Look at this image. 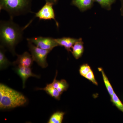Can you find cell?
Segmentation results:
<instances>
[{
    "mask_svg": "<svg viewBox=\"0 0 123 123\" xmlns=\"http://www.w3.org/2000/svg\"><path fill=\"white\" fill-rule=\"evenodd\" d=\"M20 27L13 19L0 22V46L7 48L13 55H17L15 48L23 38V31L28 26Z\"/></svg>",
    "mask_w": 123,
    "mask_h": 123,
    "instance_id": "cell-1",
    "label": "cell"
},
{
    "mask_svg": "<svg viewBox=\"0 0 123 123\" xmlns=\"http://www.w3.org/2000/svg\"><path fill=\"white\" fill-rule=\"evenodd\" d=\"M26 97L22 93L4 84H0V109L9 110L25 105Z\"/></svg>",
    "mask_w": 123,
    "mask_h": 123,
    "instance_id": "cell-2",
    "label": "cell"
},
{
    "mask_svg": "<svg viewBox=\"0 0 123 123\" xmlns=\"http://www.w3.org/2000/svg\"><path fill=\"white\" fill-rule=\"evenodd\" d=\"M31 0H0V10L7 11L10 18L31 12Z\"/></svg>",
    "mask_w": 123,
    "mask_h": 123,
    "instance_id": "cell-3",
    "label": "cell"
},
{
    "mask_svg": "<svg viewBox=\"0 0 123 123\" xmlns=\"http://www.w3.org/2000/svg\"><path fill=\"white\" fill-rule=\"evenodd\" d=\"M28 46L34 61L43 68L47 67L48 64L47 62V57L52 50L42 49L30 42H28Z\"/></svg>",
    "mask_w": 123,
    "mask_h": 123,
    "instance_id": "cell-4",
    "label": "cell"
},
{
    "mask_svg": "<svg viewBox=\"0 0 123 123\" xmlns=\"http://www.w3.org/2000/svg\"><path fill=\"white\" fill-rule=\"evenodd\" d=\"M27 42H30L36 46L47 50H52L53 49L59 46L55 40V38L50 37H39L28 38Z\"/></svg>",
    "mask_w": 123,
    "mask_h": 123,
    "instance_id": "cell-5",
    "label": "cell"
},
{
    "mask_svg": "<svg viewBox=\"0 0 123 123\" xmlns=\"http://www.w3.org/2000/svg\"><path fill=\"white\" fill-rule=\"evenodd\" d=\"M53 5H54L51 3L46 2V4L39 11L35 13V17L38 18L40 20H54L56 26L58 27L59 24L55 19Z\"/></svg>",
    "mask_w": 123,
    "mask_h": 123,
    "instance_id": "cell-6",
    "label": "cell"
},
{
    "mask_svg": "<svg viewBox=\"0 0 123 123\" xmlns=\"http://www.w3.org/2000/svg\"><path fill=\"white\" fill-rule=\"evenodd\" d=\"M17 58L13 62L15 66L24 67H30L34 61L32 55L27 52H25L21 55H17Z\"/></svg>",
    "mask_w": 123,
    "mask_h": 123,
    "instance_id": "cell-7",
    "label": "cell"
},
{
    "mask_svg": "<svg viewBox=\"0 0 123 123\" xmlns=\"http://www.w3.org/2000/svg\"><path fill=\"white\" fill-rule=\"evenodd\" d=\"M15 71L18 75L20 76L22 79L23 88L25 87V84L27 79L31 77H35L36 78H40L39 75H35L33 74L30 67H21L17 66L15 69Z\"/></svg>",
    "mask_w": 123,
    "mask_h": 123,
    "instance_id": "cell-8",
    "label": "cell"
},
{
    "mask_svg": "<svg viewBox=\"0 0 123 123\" xmlns=\"http://www.w3.org/2000/svg\"><path fill=\"white\" fill-rule=\"evenodd\" d=\"M81 39V38L77 39L69 37H63L55 38V40L59 46H63L68 51L71 52V49L73 45Z\"/></svg>",
    "mask_w": 123,
    "mask_h": 123,
    "instance_id": "cell-9",
    "label": "cell"
},
{
    "mask_svg": "<svg viewBox=\"0 0 123 123\" xmlns=\"http://www.w3.org/2000/svg\"><path fill=\"white\" fill-rule=\"evenodd\" d=\"M94 0H72L71 5L77 7L81 12H85L91 8Z\"/></svg>",
    "mask_w": 123,
    "mask_h": 123,
    "instance_id": "cell-10",
    "label": "cell"
},
{
    "mask_svg": "<svg viewBox=\"0 0 123 123\" xmlns=\"http://www.w3.org/2000/svg\"><path fill=\"white\" fill-rule=\"evenodd\" d=\"M71 51L74 57L76 59H78L83 55L84 51V42L82 39L76 43L72 48Z\"/></svg>",
    "mask_w": 123,
    "mask_h": 123,
    "instance_id": "cell-11",
    "label": "cell"
},
{
    "mask_svg": "<svg viewBox=\"0 0 123 123\" xmlns=\"http://www.w3.org/2000/svg\"><path fill=\"white\" fill-rule=\"evenodd\" d=\"M57 73V71H56L55 78L51 84L53 86L62 94L63 92L66 91L68 89L69 86L68 84L67 81L64 79H62L61 80H56Z\"/></svg>",
    "mask_w": 123,
    "mask_h": 123,
    "instance_id": "cell-12",
    "label": "cell"
},
{
    "mask_svg": "<svg viewBox=\"0 0 123 123\" xmlns=\"http://www.w3.org/2000/svg\"><path fill=\"white\" fill-rule=\"evenodd\" d=\"M37 90L44 91L48 94L57 100H59L60 99L61 94L53 86L51 83L47 84L44 88H38Z\"/></svg>",
    "mask_w": 123,
    "mask_h": 123,
    "instance_id": "cell-13",
    "label": "cell"
},
{
    "mask_svg": "<svg viewBox=\"0 0 123 123\" xmlns=\"http://www.w3.org/2000/svg\"><path fill=\"white\" fill-rule=\"evenodd\" d=\"M11 64L5 55V49L2 46H0V69H6Z\"/></svg>",
    "mask_w": 123,
    "mask_h": 123,
    "instance_id": "cell-14",
    "label": "cell"
},
{
    "mask_svg": "<svg viewBox=\"0 0 123 123\" xmlns=\"http://www.w3.org/2000/svg\"><path fill=\"white\" fill-rule=\"evenodd\" d=\"M65 112L57 111L53 113L49 120L48 123H61L63 119Z\"/></svg>",
    "mask_w": 123,
    "mask_h": 123,
    "instance_id": "cell-15",
    "label": "cell"
},
{
    "mask_svg": "<svg viewBox=\"0 0 123 123\" xmlns=\"http://www.w3.org/2000/svg\"><path fill=\"white\" fill-rule=\"evenodd\" d=\"M98 70L99 72H101V73H102L104 82V84H105V86L108 92L111 97L115 92L114 90H113V88H112V86L111 85V83H110L107 76L106 74H105L103 69L100 68H98Z\"/></svg>",
    "mask_w": 123,
    "mask_h": 123,
    "instance_id": "cell-16",
    "label": "cell"
},
{
    "mask_svg": "<svg viewBox=\"0 0 123 123\" xmlns=\"http://www.w3.org/2000/svg\"><path fill=\"white\" fill-rule=\"evenodd\" d=\"M98 2L102 8L107 10L111 9V6L116 1V0H94Z\"/></svg>",
    "mask_w": 123,
    "mask_h": 123,
    "instance_id": "cell-17",
    "label": "cell"
},
{
    "mask_svg": "<svg viewBox=\"0 0 123 123\" xmlns=\"http://www.w3.org/2000/svg\"><path fill=\"white\" fill-rule=\"evenodd\" d=\"M111 101L119 110L123 112V104L115 93L111 97Z\"/></svg>",
    "mask_w": 123,
    "mask_h": 123,
    "instance_id": "cell-18",
    "label": "cell"
},
{
    "mask_svg": "<svg viewBox=\"0 0 123 123\" xmlns=\"http://www.w3.org/2000/svg\"><path fill=\"white\" fill-rule=\"evenodd\" d=\"M91 67L88 64H84L80 67L79 73L82 76L85 77L87 73L91 70Z\"/></svg>",
    "mask_w": 123,
    "mask_h": 123,
    "instance_id": "cell-19",
    "label": "cell"
},
{
    "mask_svg": "<svg viewBox=\"0 0 123 123\" xmlns=\"http://www.w3.org/2000/svg\"><path fill=\"white\" fill-rule=\"evenodd\" d=\"M84 77L88 79L90 81L92 82V83L94 84V85H98V82L95 79L94 74L93 73L92 69L86 74V75Z\"/></svg>",
    "mask_w": 123,
    "mask_h": 123,
    "instance_id": "cell-20",
    "label": "cell"
},
{
    "mask_svg": "<svg viewBox=\"0 0 123 123\" xmlns=\"http://www.w3.org/2000/svg\"><path fill=\"white\" fill-rule=\"evenodd\" d=\"M59 0H45L46 2H50L53 5L56 4Z\"/></svg>",
    "mask_w": 123,
    "mask_h": 123,
    "instance_id": "cell-21",
    "label": "cell"
},
{
    "mask_svg": "<svg viewBox=\"0 0 123 123\" xmlns=\"http://www.w3.org/2000/svg\"><path fill=\"white\" fill-rule=\"evenodd\" d=\"M121 2V7L120 8V11L121 14L123 16V0H120Z\"/></svg>",
    "mask_w": 123,
    "mask_h": 123,
    "instance_id": "cell-22",
    "label": "cell"
}]
</instances>
